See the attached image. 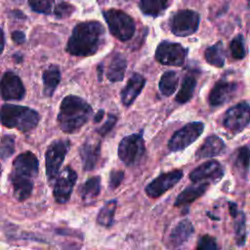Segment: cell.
Returning a JSON list of instances; mask_svg holds the SVG:
<instances>
[{"label": "cell", "instance_id": "cell-1", "mask_svg": "<svg viewBox=\"0 0 250 250\" xmlns=\"http://www.w3.org/2000/svg\"><path fill=\"white\" fill-rule=\"evenodd\" d=\"M104 28L99 21L77 23L68 39L66 51L73 56H92L104 43Z\"/></svg>", "mask_w": 250, "mask_h": 250}, {"label": "cell", "instance_id": "cell-2", "mask_svg": "<svg viewBox=\"0 0 250 250\" xmlns=\"http://www.w3.org/2000/svg\"><path fill=\"white\" fill-rule=\"evenodd\" d=\"M91 105L77 96H66L61 103L58 114L60 128L65 133L78 131L92 114Z\"/></svg>", "mask_w": 250, "mask_h": 250}, {"label": "cell", "instance_id": "cell-3", "mask_svg": "<svg viewBox=\"0 0 250 250\" xmlns=\"http://www.w3.org/2000/svg\"><path fill=\"white\" fill-rule=\"evenodd\" d=\"M40 119L37 111L21 105L6 104L0 108V121L8 128L28 132L36 127Z\"/></svg>", "mask_w": 250, "mask_h": 250}, {"label": "cell", "instance_id": "cell-4", "mask_svg": "<svg viewBox=\"0 0 250 250\" xmlns=\"http://www.w3.org/2000/svg\"><path fill=\"white\" fill-rule=\"evenodd\" d=\"M104 16L108 29L114 37L121 41H127L132 38L136 25L134 20L129 15L117 9H109L104 12Z\"/></svg>", "mask_w": 250, "mask_h": 250}, {"label": "cell", "instance_id": "cell-5", "mask_svg": "<svg viewBox=\"0 0 250 250\" xmlns=\"http://www.w3.org/2000/svg\"><path fill=\"white\" fill-rule=\"evenodd\" d=\"M145 150L143 134H132L121 140L118 146V156L125 165L133 166L140 162Z\"/></svg>", "mask_w": 250, "mask_h": 250}, {"label": "cell", "instance_id": "cell-6", "mask_svg": "<svg viewBox=\"0 0 250 250\" xmlns=\"http://www.w3.org/2000/svg\"><path fill=\"white\" fill-rule=\"evenodd\" d=\"M70 143L68 140H56L47 148L45 154L46 174L49 181L55 180L60 168L69 149Z\"/></svg>", "mask_w": 250, "mask_h": 250}, {"label": "cell", "instance_id": "cell-7", "mask_svg": "<svg viewBox=\"0 0 250 250\" xmlns=\"http://www.w3.org/2000/svg\"><path fill=\"white\" fill-rule=\"evenodd\" d=\"M199 15L192 10H180L176 12L170 21V28L176 36H188L198 29Z\"/></svg>", "mask_w": 250, "mask_h": 250}, {"label": "cell", "instance_id": "cell-8", "mask_svg": "<svg viewBox=\"0 0 250 250\" xmlns=\"http://www.w3.org/2000/svg\"><path fill=\"white\" fill-rule=\"evenodd\" d=\"M204 130L202 122H191L174 133L171 137L168 147L172 151L183 150L197 140Z\"/></svg>", "mask_w": 250, "mask_h": 250}, {"label": "cell", "instance_id": "cell-9", "mask_svg": "<svg viewBox=\"0 0 250 250\" xmlns=\"http://www.w3.org/2000/svg\"><path fill=\"white\" fill-rule=\"evenodd\" d=\"M223 124L227 130L237 134L250 124V105L245 103H239L231 106L225 114Z\"/></svg>", "mask_w": 250, "mask_h": 250}, {"label": "cell", "instance_id": "cell-10", "mask_svg": "<svg viewBox=\"0 0 250 250\" xmlns=\"http://www.w3.org/2000/svg\"><path fill=\"white\" fill-rule=\"evenodd\" d=\"M38 174V159L30 151L19 154L13 162L10 179L32 181Z\"/></svg>", "mask_w": 250, "mask_h": 250}, {"label": "cell", "instance_id": "cell-11", "mask_svg": "<svg viewBox=\"0 0 250 250\" xmlns=\"http://www.w3.org/2000/svg\"><path fill=\"white\" fill-rule=\"evenodd\" d=\"M187 50L179 43L162 41L155 51V59L165 65L180 66L185 62Z\"/></svg>", "mask_w": 250, "mask_h": 250}, {"label": "cell", "instance_id": "cell-12", "mask_svg": "<svg viewBox=\"0 0 250 250\" xmlns=\"http://www.w3.org/2000/svg\"><path fill=\"white\" fill-rule=\"evenodd\" d=\"M76 180L77 174L70 167H65L59 174L53 190L55 200L58 203L63 204L69 200Z\"/></svg>", "mask_w": 250, "mask_h": 250}, {"label": "cell", "instance_id": "cell-13", "mask_svg": "<svg viewBox=\"0 0 250 250\" xmlns=\"http://www.w3.org/2000/svg\"><path fill=\"white\" fill-rule=\"evenodd\" d=\"M182 178L183 172L181 170H174L161 174L146 186V193L151 198L159 197L168 189L173 188L177 183H179Z\"/></svg>", "mask_w": 250, "mask_h": 250}, {"label": "cell", "instance_id": "cell-14", "mask_svg": "<svg viewBox=\"0 0 250 250\" xmlns=\"http://www.w3.org/2000/svg\"><path fill=\"white\" fill-rule=\"evenodd\" d=\"M25 89L21 78L12 71L3 74L0 80V94L6 101L21 100L23 98Z\"/></svg>", "mask_w": 250, "mask_h": 250}, {"label": "cell", "instance_id": "cell-15", "mask_svg": "<svg viewBox=\"0 0 250 250\" xmlns=\"http://www.w3.org/2000/svg\"><path fill=\"white\" fill-rule=\"evenodd\" d=\"M194 229L190 221L185 219L179 222L168 236L167 247L169 250H181V248L189 239Z\"/></svg>", "mask_w": 250, "mask_h": 250}, {"label": "cell", "instance_id": "cell-16", "mask_svg": "<svg viewBox=\"0 0 250 250\" xmlns=\"http://www.w3.org/2000/svg\"><path fill=\"white\" fill-rule=\"evenodd\" d=\"M223 175L224 169L220 162L210 160L193 169L189 174V178L192 182L197 183L206 179L218 181L223 177Z\"/></svg>", "mask_w": 250, "mask_h": 250}, {"label": "cell", "instance_id": "cell-17", "mask_svg": "<svg viewBox=\"0 0 250 250\" xmlns=\"http://www.w3.org/2000/svg\"><path fill=\"white\" fill-rule=\"evenodd\" d=\"M237 86L234 82L226 80L218 81L209 94V103L213 106H218L229 101L236 90Z\"/></svg>", "mask_w": 250, "mask_h": 250}, {"label": "cell", "instance_id": "cell-18", "mask_svg": "<svg viewBox=\"0 0 250 250\" xmlns=\"http://www.w3.org/2000/svg\"><path fill=\"white\" fill-rule=\"evenodd\" d=\"M79 153L84 170H93L96 167L101 154L100 141H86L81 146Z\"/></svg>", "mask_w": 250, "mask_h": 250}, {"label": "cell", "instance_id": "cell-19", "mask_svg": "<svg viewBox=\"0 0 250 250\" xmlns=\"http://www.w3.org/2000/svg\"><path fill=\"white\" fill-rule=\"evenodd\" d=\"M146 84V79L139 73H134L121 91V101L125 106L131 105Z\"/></svg>", "mask_w": 250, "mask_h": 250}, {"label": "cell", "instance_id": "cell-20", "mask_svg": "<svg viewBox=\"0 0 250 250\" xmlns=\"http://www.w3.org/2000/svg\"><path fill=\"white\" fill-rule=\"evenodd\" d=\"M225 148L224 141L218 136H209L205 142L196 150L195 156L197 159L213 157L220 154Z\"/></svg>", "mask_w": 250, "mask_h": 250}, {"label": "cell", "instance_id": "cell-21", "mask_svg": "<svg viewBox=\"0 0 250 250\" xmlns=\"http://www.w3.org/2000/svg\"><path fill=\"white\" fill-rule=\"evenodd\" d=\"M208 183H201L197 185H191L186 188L176 198L175 206H184L191 203L198 197H200L208 188Z\"/></svg>", "mask_w": 250, "mask_h": 250}, {"label": "cell", "instance_id": "cell-22", "mask_svg": "<svg viewBox=\"0 0 250 250\" xmlns=\"http://www.w3.org/2000/svg\"><path fill=\"white\" fill-rule=\"evenodd\" d=\"M127 67L126 59L121 54H116L107 68L106 76L111 82H119L123 79Z\"/></svg>", "mask_w": 250, "mask_h": 250}, {"label": "cell", "instance_id": "cell-23", "mask_svg": "<svg viewBox=\"0 0 250 250\" xmlns=\"http://www.w3.org/2000/svg\"><path fill=\"white\" fill-rule=\"evenodd\" d=\"M44 84V94L51 97L61 81V71L57 65H50L42 75Z\"/></svg>", "mask_w": 250, "mask_h": 250}, {"label": "cell", "instance_id": "cell-24", "mask_svg": "<svg viewBox=\"0 0 250 250\" xmlns=\"http://www.w3.org/2000/svg\"><path fill=\"white\" fill-rule=\"evenodd\" d=\"M101 191V178L98 176L89 178L79 188V193L84 201L90 202L99 196Z\"/></svg>", "mask_w": 250, "mask_h": 250}, {"label": "cell", "instance_id": "cell-25", "mask_svg": "<svg viewBox=\"0 0 250 250\" xmlns=\"http://www.w3.org/2000/svg\"><path fill=\"white\" fill-rule=\"evenodd\" d=\"M204 58L208 63L222 67L225 64V51L222 42H217L208 47L204 52Z\"/></svg>", "mask_w": 250, "mask_h": 250}, {"label": "cell", "instance_id": "cell-26", "mask_svg": "<svg viewBox=\"0 0 250 250\" xmlns=\"http://www.w3.org/2000/svg\"><path fill=\"white\" fill-rule=\"evenodd\" d=\"M116 206H117V201L115 199L107 201L101 208V210L97 216L98 224L104 228L111 227L113 224V220H114Z\"/></svg>", "mask_w": 250, "mask_h": 250}, {"label": "cell", "instance_id": "cell-27", "mask_svg": "<svg viewBox=\"0 0 250 250\" xmlns=\"http://www.w3.org/2000/svg\"><path fill=\"white\" fill-rule=\"evenodd\" d=\"M179 77L175 71H166L162 74L159 81V90L164 96H171L177 89Z\"/></svg>", "mask_w": 250, "mask_h": 250}, {"label": "cell", "instance_id": "cell-28", "mask_svg": "<svg viewBox=\"0 0 250 250\" xmlns=\"http://www.w3.org/2000/svg\"><path fill=\"white\" fill-rule=\"evenodd\" d=\"M196 86V79L192 75H187L184 78L182 86L175 98V100L180 104H185L188 102L193 95Z\"/></svg>", "mask_w": 250, "mask_h": 250}, {"label": "cell", "instance_id": "cell-29", "mask_svg": "<svg viewBox=\"0 0 250 250\" xmlns=\"http://www.w3.org/2000/svg\"><path fill=\"white\" fill-rule=\"evenodd\" d=\"M235 170L242 176L245 177L250 167V148L247 146H241L237 149L234 160Z\"/></svg>", "mask_w": 250, "mask_h": 250}, {"label": "cell", "instance_id": "cell-30", "mask_svg": "<svg viewBox=\"0 0 250 250\" xmlns=\"http://www.w3.org/2000/svg\"><path fill=\"white\" fill-rule=\"evenodd\" d=\"M170 2L163 0H143L140 2L141 11L148 16L157 17L168 7Z\"/></svg>", "mask_w": 250, "mask_h": 250}, {"label": "cell", "instance_id": "cell-31", "mask_svg": "<svg viewBox=\"0 0 250 250\" xmlns=\"http://www.w3.org/2000/svg\"><path fill=\"white\" fill-rule=\"evenodd\" d=\"M233 219H234V236H235L236 245L243 246L246 240L245 215L242 211L239 210L238 214Z\"/></svg>", "mask_w": 250, "mask_h": 250}, {"label": "cell", "instance_id": "cell-32", "mask_svg": "<svg viewBox=\"0 0 250 250\" xmlns=\"http://www.w3.org/2000/svg\"><path fill=\"white\" fill-rule=\"evenodd\" d=\"M229 49H230L232 57L235 60H242L245 57V54H246L243 36L240 35V34L235 36L230 42Z\"/></svg>", "mask_w": 250, "mask_h": 250}, {"label": "cell", "instance_id": "cell-33", "mask_svg": "<svg viewBox=\"0 0 250 250\" xmlns=\"http://www.w3.org/2000/svg\"><path fill=\"white\" fill-rule=\"evenodd\" d=\"M15 151V139L12 136H4L0 141V158L6 159Z\"/></svg>", "mask_w": 250, "mask_h": 250}, {"label": "cell", "instance_id": "cell-34", "mask_svg": "<svg viewBox=\"0 0 250 250\" xmlns=\"http://www.w3.org/2000/svg\"><path fill=\"white\" fill-rule=\"evenodd\" d=\"M195 250H220V248L213 236L204 234L199 237Z\"/></svg>", "mask_w": 250, "mask_h": 250}, {"label": "cell", "instance_id": "cell-35", "mask_svg": "<svg viewBox=\"0 0 250 250\" xmlns=\"http://www.w3.org/2000/svg\"><path fill=\"white\" fill-rule=\"evenodd\" d=\"M31 9L37 13L50 14L53 2L52 1H29L28 2Z\"/></svg>", "mask_w": 250, "mask_h": 250}, {"label": "cell", "instance_id": "cell-36", "mask_svg": "<svg viewBox=\"0 0 250 250\" xmlns=\"http://www.w3.org/2000/svg\"><path fill=\"white\" fill-rule=\"evenodd\" d=\"M73 11H74V7L72 5L66 2H61L56 6L54 13L57 18L63 19V18L69 17Z\"/></svg>", "mask_w": 250, "mask_h": 250}, {"label": "cell", "instance_id": "cell-37", "mask_svg": "<svg viewBox=\"0 0 250 250\" xmlns=\"http://www.w3.org/2000/svg\"><path fill=\"white\" fill-rule=\"evenodd\" d=\"M124 178V172L122 170H112L109 174L108 185L111 189L116 188L122 182Z\"/></svg>", "mask_w": 250, "mask_h": 250}, {"label": "cell", "instance_id": "cell-38", "mask_svg": "<svg viewBox=\"0 0 250 250\" xmlns=\"http://www.w3.org/2000/svg\"><path fill=\"white\" fill-rule=\"evenodd\" d=\"M116 120H117V118H116L115 115L109 114L108 117H107V120L104 123V125L101 128L98 129V133L102 136L106 135L114 127V125L116 123Z\"/></svg>", "mask_w": 250, "mask_h": 250}, {"label": "cell", "instance_id": "cell-39", "mask_svg": "<svg viewBox=\"0 0 250 250\" xmlns=\"http://www.w3.org/2000/svg\"><path fill=\"white\" fill-rule=\"evenodd\" d=\"M12 38L17 44H22L25 42V35L21 30H15L12 32Z\"/></svg>", "mask_w": 250, "mask_h": 250}, {"label": "cell", "instance_id": "cell-40", "mask_svg": "<svg viewBox=\"0 0 250 250\" xmlns=\"http://www.w3.org/2000/svg\"><path fill=\"white\" fill-rule=\"evenodd\" d=\"M229 214L232 218H234L239 212V210L237 209V205L233 202H229Z\"/></svg>", "mask_w": 250, "mask_h": 250}, {"label": "cell", "instance_id": "cell-41", "mask_svg": "<svg viewBox=\"0 0 250 250\" xmlns=\"http://www.w3.org/2000/svg\"><path fill=\"white\" fill-rule=\"evenodd\" d=\"M4 46H5V37H4L3 30L0 27V54L3 52Z\"/></svg>", "mask_w": 250, "mask_h": 250}, {"label": "cell", "instance_id": "cell-42", "mask_svg": "<svg viewBox=\"0 0 250 250\" xmlns=\"http://www.w3.org/2000/svg\"><path fill=\"white\" fill-rule=\"evenodd\" d=\"M104 111L103 110V109H101V110H99L98 111V113L95 115V118H94V121L95 122H100L101 120H102V118H103V116H104Z\"/></svg>", "mask_w": 250, "mask_h": 250}, {"label": "cell", "instance_id": "cell-43", "mask_svg": "<svg viewBox=\"0 0 250 250\" xmlns=\"http://www.w3.org/2000/svg\"><path fill=\"white\" fill-rule=\"evenodd\" d=\"M98 72H99V80H102V73H103V64H100L98 66Z\"/></svg>", "mask_w": 250, "mask_h": 250}, {"label": "cell", "instance_id": "cell-44", "mask_svg": "<svg viewBox=\"0 0 250 250\" xmlns=\"http://www.w3.org/2000/svg\"><path fill=\"white\" fill-rule=\"evenodd\" d=\"M248 6H249V8H250V2H248Z\"/></svg>", "mask_w": 250, "mask_h": 250}, {"label": "cell", "instance_id": "cell-45", "mask_svg": "<svg viewBox=\"0 0 250 250\" xmlns=\"http://www.w3.org/2000/svg\"><path fill=\"white\" fill-rule=\"evenodd\" d=\"M0 174H1V166H0Z\"/></svg>", "mask_w": 250, "mask_h": 250}]
</instances>
